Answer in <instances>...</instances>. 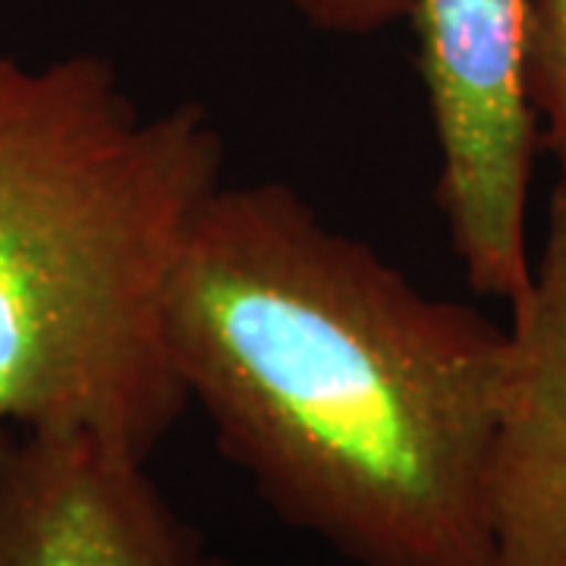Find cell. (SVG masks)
I'll return each mask as SVG.
<instances>
[{"mask_svg":"<svg viewBox=\"0 0 566 566\" xmlns=\"http://www.w3.org/2000/svg\"><path fill=\"white\" fill-rule=\"evenodd\" d=\"M164 331L186 403L283 526L353 566H491L506 327L255 180L205 205Z\"/></svg>","mask_w":566,"mask_h":566,"instance_id":"6da1fadb","label":"cell"},{"mask_svg":"<svg viewBox=\"0 0 566 566\" xmlns=\"http://www.w3.org/2000/svg\"><path fill=\"white\" fill-rule=\"evenodd\" d=\"M223 158L202 104L145 111L107 57L0 51V422L151 460L189 406L167 286Z\"/></svg>","mask_w":566,"mask_h":566,"instance_id":"7a4b0ae2","label":"cell"},{"mask_svg":"<svg viewBox=\"0 0 566 566\" xmlns=\"http://www.w3.org/2000/svg\"><path fill=\"white\" fill-rule=\"evenodd\" d=\"M409 22L450 245L479 296L516 303L532 277L526 223L538 148L526 82L528 0H412Z\"/></svg>","mask_w":566,"mask_h":566,"instance_id":"3957f363","label":"cell"},{"mask_svg":"<svg viewBox=\"0 0 566 566\" xmlns=\"http://www.w3.org/2000/svg\"><path fill=\"white\" fill-rule=\"evenodd\" d=\"M0 566H223L148 463L0 422Z\"/></svg>","mask_w":566,"mask_h":566,"instance_id":"277c9868","label":"cell"},{"mask_svg":"<svg viewBox=\"0 0 566 566\" xmlns=\"http://www.w3.org/2000/svg\"><path fill=\"white\" fill-rule=\"evenodd\" d=\"M510 359L488 463L491 566H566V205L510 305Z\"/></svg>","mask_w":566,"mask_h":566,"instance_id":"5b68a950","label":"cell"},{"mask_svg":"<svg viewBox=\"0 0 566 566\" xmlns=\"http://www.w3.org/2000/svg\"><path fill=\"white\" fill-rule=\"evenodd\" d=\"M526 82L538 139L557 164L554 199L566 205V0H528Z\"/></svg>","mask_w":566,"mask_h":566,"instance_id":"8992f818","label":"cell"},{"mask_svg":"<svg viewBox=\"0 0 566 566\" xmlns=\"http://www.w3.org/2000/svg\"><path fill=\"white\" fill-rule=\"evenodd\" d=\"M312 29L346 39H368L409 20L412 0H290Z\"/></svg>","mask_w":566,"mask_h":566,"instance_id":"52a82bcc","label":"cell"}]
</instances>
